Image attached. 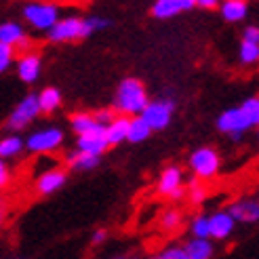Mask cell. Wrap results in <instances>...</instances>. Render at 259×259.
<instances>
[{"label":"cell","instance_id":"cell-36","mask_svg":"<svg viewBox=\"0 0 259 259\" xmlns=\"http://www.w3.org/2000/svg\"><path fill=\"white\" fill-rule=\"evenodd\" d=\"M106 236H108V232H106V230H97L95 234H93V244L103 242V240H106Z\"/></svg>","mask_w":259,"mask_h":259},{"label":"cell","instance_id":"cell-25","mask_svg":"<svg viewBox=\"0 0 259 259\" xmlns=\"http://www.w3.org/2000/svg\"><path fill=\"white\" fill-rule=\"evenodd\" d=\"M192 236L200 238V240H209V222H206V215H196L192 219Z\"/></svg>","mask_w":259,"mask_h":259},{"label":"cell","instance_id":"cell-24","mask_svg":"<svg viewBox=\"0 0 259 259\" xmlns=\"http://www.w3.org/2000/svg\"><path fill=\"white\" fill-rule=\"evenodd\" d=\"M70 124H72V128H74V133L76 135H87V133H91L93 128L97 126V122H95V118H93V114H87V112H78V114H74L72 118H70Z\"/></svg>","mask_w":259,"mask_h":259},{"label":"cell","instance_id":"cell-9","mask_svg":"<svg viewBox=\"0 0 259 259\" xmlns=\"http://www.w3.org/2000/svg\"><path fill=\"white\" fill-rule=\"evenodd\" d=\"M184 192L186 190H184V173H181V169L175 164L166 166L158 179V194L169 198H181Z\"/></svg>","mask_w":259,"mask_h":259},{"label":"cell","instance_id":"cell-14","mask_svg":"<svg viewBox=\"0 0 259 259\" xmlns=\"http://www.w3.org/2000/svg\"><path fill=\"white\" fill-rule=\"evenodd\" d=\"M194 7H196V0H156L152 7V15L158 19H171Z\"/></svg>","mask_w":259,"mask_h":259},{"label":"cell","instance_id":"cell-17","mask_svg":"<svg viewBox=\"0 0 259 259\" xmlns=\"http://www.w3.org/2000/svg\"><path fill=\"white\" fill-rule=\"evenodd\" d=\"M222 11V17L230 23H238V21H244L249 15V5L244 3V0H226L219 7Z\"/></svg>","mask_w":259,"mask_h":259},{"label":"cell","instance_id":"cell-5","mask_svg":"<svg viewBox=\"0 0 259 259\" xmlns=\"http://www.w3.org/2000/svg\"><path fill=\"white\" fill-rule=\"evenodd\" d=\"M173 110H175V106L171 99H156V101L148 103L139 118L150 126V131H162V128L169 126Z\"/></svg>","mask_w":259,"mask_h":259},{"label":"cell","instance_id":"cell-32","mask_svg":"<svg viewBox=\"0 0 259 259\" xmlns=\"http://www.w3.org/2000/svg\"><path fill=\"white\" fill-rule=\"evenodd\" d=\"M242 42H251V45H259V28L257 25H247L242 32Z\"/></svg>","mask_w":259,"mask_h":259},{"label":"cell","instance_id":"cell-39","mask_svg":"<svg viewBox=\"0 0 259 259\" xmlns=\"http://www.w3.org/2000/svg\"><path fill=\"white\" fill-rule=\"evenodd\" d=\"M0 219H3V213H0Z\"/></svg>","mask_w":259,"mask_h":259},{"label":"cell","instance_id":"cell-10","mask_svg":"<svg viewBox=\"0 0 259 259\" xmlns=\"http://www.w3.org/2000/svg\"><path fill=\"white\" fill-rule=\"evenodd\" d=\"M76 148L78 152H84V154H93V156H99L106 152L110 146H108V137H106V126H95L91 133L87 135H80L76 139Z\"/></svg>","mask_w":259,"mask_h":259},{"label":"cell","instance_id":"cell-2","mask_svg":"<svg viewBox=\"0 0 259 259\" xmlns=\"http://www.w3.org/2000/svg\"><path fill=\"white\" fill-rule=\"evenodd\" d=\"M219 166H222V158H219V152L211 146H204L192 152L190 156V169L194 171V179L204 181V179H213L219 173Z\"/></svg>","mask_w":259,"mask_h":259},{"label":"cell","instance_id":"cell-21","mask_svg":"<svg viewBox=\"0 0 259 259\" xmlns=\"http://www.w3.org/2000/svg\"><path fill=\"white\" fill-rule=\"evenodd\" d=\"M23 139L19 135H5L0 137V160H9V158H15L23 152Z\"/></svg>","mask_w":259,"mask_h":259},{"label":"cell","instance_id":"cell-37","mask_svg":"<svg viewBox=\"0 0 259 259\" xmlns=\"http://www.w3.org/2000/svg\"><path fill=\"white\" fill-rule=\"evenodd\" d=\"M196 7H200V9H215L217 7V0H198Z\"/></svg>","mask_w":259,"mask_h":259},{"label":"cell","instance_id":"cell-6","mask_svg":"<svg viewBox=\"0 0 259 259\" xmlns=\"http://www.w3.org/2000/svg\"><path fill=\"white\" fill-rule=\"evenodd\" d=\"M217 128L222 133H228L234 141H240L242 135L253 128L249 116L244 114L240 108H230L226 112H222V116L217 118Z\"/></svg>","mask_w":259,"mask_h":259},{"label":"cell","instance_id":"cell-19","mask_svg":"<svg viewBox=\"0 0 259 259\" xmlns=\"http://www.w3.org/2000/svg\"><path fill=\"white\" fill-rule=\"evenodd\" d=\"M36 99H38V108H40V112L53 114L61 106V91L55 89V87H47L36 95Z\"/></svg>","mask_w":259,"mask_h":259},{"label":"cell","instance_id":"cell-30","mask_svg":"<svg viewBox=\"0 0 259 259\" xmlns=\"http://www.w3.org/2000/svg\"><path fill=\"white\" fill-rule=\"evenodd\" d=\"M179 224H181V213L175 211V209H169V211L162 215V219H160L162 230H175Z\"/></svg>","mask_w":259,"mask_h":259},{"label":"cell","instance_id":"cell-15","mask_svg":"<svg viewBox=\"0 0 259 259\" xmlns=\"http://www.w3.org/2000/svg\"><path fill=\"white\" fill-rule=\"evenodd\" d=\"M68 181V173L63 169H51L45 171L40 177L36 179V192L42 194V196H49L53 192H59Z\"/></svg>","mask_w":259,"mask_h":259},{"label":"cell","instance_id":"cell-31","mask_svg":"<svg viewBox=\"0 0 259 259\" xmlns=\"http://www.w3.org/2000/svg\"><path fill=\"white\" fill-rule=\"evenodd\" d=\"M13 51L11 47H5V45H0V74H3L5 70H9V66L13 63Z\"/></svg>","mask_w":259,"mask_h":259},{"label":"cell","instance_id":"cell-29","mask_svg":"<svg viewBox=\"0 0 259 259\" xmlns=\"http://www.w3.org/2000/svg\"><path fill=\"white\" fill-rule=\"evenodd\" d=\"M188 196H190V200L194 202V204H202L204 202V198H206V192H204V186L200 184L198 179H192L190 181V186H188Z\"/></svg>","mask_w":259,"mask_h":259},{"label":"cell","instance_id":"cell-38","mask_svg":"<svg viewBox=\"0 0 259 259\" xmlns=\"http://www.w3.org/2000/svg\"><path fill=\"white\" fill-rule=\"evenodd\" d=\"M112 259H126V257H112Z\"/></svg>","mask_w":259,"mask_h":259},{"label":"cell","instance_id":"cell-3","mask_svg":"<svg viewBox=\"0 0 259 259\" xmlns=\"http://www.w3.org/2000/svg\"><path fill=\"white\" fill-rule=\"evenodd\" d=\"M23 19L34 30L49 32L59 19V9L57 5H51V3H30L23 7Z\"/></svg>","mask_w":259,"mask_h":259},{"label":"cell","instance_id":"cell-22","mask_svg":"<svg viewBox=\"0 0 259 259\" xmlns=\"http://www.w3.org/2000/svg\"><path fill=\"white\" fill-rule=\"evenodd\" d=\"M66 162L76 171H91V169H95V166L99 164V156H93V154H84V152L76 150V152L68 154Z\"/></svg>","mask_w":259,"mask_h":259},{"label":"cell","instance_id":"cell-4","mask_svg":"<svg viewBox=\"0 0 259 259\" xmlns=\"http://www.w3.org/2000/svg\"><path fill=\"white\" fill-rule=\"evenodd\" d=\"M63 131L57 126H47V128H38V131L30 133L28 139H23V146L34 154H49L55 152L57 148L63 146Z\"/></svg>","mask_w":259,"mask_h":259},{"label":"cell","instance_id":"cell-7","mask_svg":"<svg viewBox=\"0 0 259 259\" xmlns=\"http://www.w3.org/2000/svg\"><path fill=\"white\" fill-rule=\"evenodd\" d=\"M38 114H40V108H38L36 95H25L17 103V108L13 110V114L9 116L7 126L11 128V131H21V128H25L32 120H36Z\"/></svg>","mask_w":259,"mask_h":259},{"label":"cell","instance_id":"cell-35","mask_svg":"<svg viewBox=\"0 0 259 259\" xmlns=\"http://www.w3.org/2000/svg\"><path fill=\"white\" fill-rule=\"evenodd\" d=\"M9 179H11V171H9V164H7L5 160H0V190H3V188H7Z\"/></svg>","mask_w":259,"mask_h":259},{"label":"cell","instance_id":"cell-12","mask_svg":"<svg viewBox=\"0 0 259 259\" xmlns=\"http://www.w3.org/2000/svg\"><path fill=\"white\" fill-rule=\"evenodd\" d=\"M226 213L234 219V222L253 224L259 219V202H257V198H240L236 202H232Z\"/></svg>","mask_w":259,"mask_h":259},{"label":"cell","instance_id":"cell-23","mask_svg":"<svg viewBox=\"0 0 259 259\" xmlns=\"http://www.w3.org/2000/svg\"><path fill=\"white\" fill-rule=\"evenodd\" d=\"M152 135L150 126L139 118V116H135V118H131V122H128V133H126V141H131V144H141V141H146L148 137Z\"/></svg>","mask_w":259,"mask_h":259},{"label":"cell","instance_id":"cell-27","mask_svg":"<svg viewBox=\"0 0 259 259\" xmlns=\"http://www.w3.org/2000/svg\"><path fill=\"white\" fill-rule=\"evenodd\" d=\"M240 110L249 116V120L253 126L259 124V97H249L240 103Z\"/></svg>","mask_w":259,"mask_h":259},{"label":"cell","instance_id":"cell-11","mask_svg":"<svg viewBox=\"0 0 259 259\" xmlns=\"http://www.w3.org/2000/svg\"><path fill=\"white\" fill-rule=\"evenodd\" d=\"M206 222H209V240H226L232 236V232L236 228V222L226 211L206 215Z\"/></svg>","mask_w":259,"mask_h":259},{"label":"cell","instance_id":"cell-1","mask_svg":"<svg viewBox=\"0 0 259 259\" xmlns=\"http://www.w3.org/2000/svg\"><path fill=\"white\" fill-rule=\"evenodd\" d=\"M150 103L148 99V91L144 87V82L137 78H124L118 84V91H116L114 97V110L120 116H141V112L146 110V106Z\"/></svg>","mask_w":259,"mask_h":259},{"label":"cell","instance_id":"cell-8","mask_svg":"<svg viewBox=\"0 0 259 259\" xmlns=\"http://www.w3.org/2000/svg\"><path fill=\"white\" fill-rule=\"evenodd\" d=\"M49 40L51 42H72V40H78L82 36V19L80 17H59L57 23L47 32Z\"/></svg>","mask_w":259,"mask_h":259},{"label":"cell","instance_id":"cell-18","mask_svg":"<svg viewBox=\"0 0 259 259\" xmlns=\"http://www.w3.org/2000/svg\"><path fill=\"white\" fill-rule=\"evenodd\" d=\"M128 122H131V118H126V116H116V118L112 120V124L106 126L108 146H118L120 141H126Z\"/></svg>","mask_w":259,"mask_h":259},{"label":"cell","instance_id":"cell-34","mask_svg":"<svg viewBox=\"0 0 259 259\" xmlns=\"http://www.w3.org/2000/svg\"><path fill=\"white\" fill-rule=\"evenodd\" d=\"M93 118H95V122H97L99 126H108V124H112V120L116 118V114H114L112 110H103V112H97Z\"/></svg>","mask_w":259,"mask_h":259},{"label":"cell","instance_id":"cell-26","mask_svg":"<svg viewBox=\"0 0 259 259\" xmlns=\"http://www.w3.org/2000/svg\"><path fill=\"white\" fill-rule=\"evenodd\" d=\"M238 55H240V61H242V63H247V66H253V63H257V59H259V45L240 42Z\"/></svg>","mask_w":259,"mask_h":259},{"label":"cell","instance_id":"cell-33","mask_svg":"<svg viewBox=\"0 0 259 259\" xmlns=\"http://www.w3.org/2000/svg\"><path fill=\"white\" fill-rule=\"evenodd\" d=\"M158 259H186V253H184V247H169L164 249Z\"/></svg>","mask_w":259,"mask_h":259},{"label":"cell","instance_id":"cell-13","mask_svg":"<svg viewBox=\"0 0 259 259\" xmlns=\"http://www.w3.org/2000/svg\"><path fill=\"white\" fill-rule=\"evenodd\" d=\"M40 70H42V59L38 53H25L17 61V76L25 84L36 82L38 76H40Z\"/></svg>","mask_w":259,"mask_h":259},{"label":"cell","instance_id":"cell-28","mask_svg":"<svg viewBox=\"0 0 259 259\" xmlns=\"http://www.w3.org/2000/svg\"><path fill=\"white\" fill-rule=\"evenodd\" d=\"M108 25H110L108 19H101V17H87V19H82V36H91V34L97 32V30L108 28Z\"/></svg>","mask_w":259,"mask_h":259},{"label":"cell","instance_id":"cell-20","mask_svg":"<svg viewBox=\"0 0 259 259\" xmlns=\"http://www.w3.org/2000/svg\"><path fill=\"white\" fill-rule=\"evenodd\" d=\"M213 242L211 240H200V238H192L184 247L186 259H211L213 257Z\"/></svg>","mask_w":259,"mask_h":259},{"label":"cell","instance_id":"cell-16","mask_svg":"<svg viewBox=\"0 0 259 259\" xmlns=\"http://www.w3.org/2000/svg\"><path fill=\"white\" fill-rule=\"evenodd\" d=\"M25 42H28V36H25V30L21 28V23H15V21L0 23V45L15 49Z\"/></svg>","mask_w":259,"mask_h":259}]
</instances>
